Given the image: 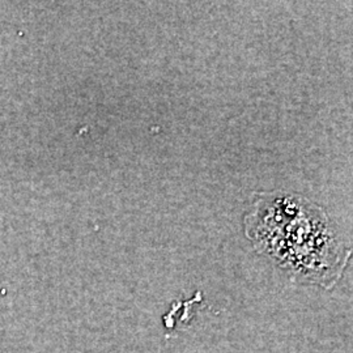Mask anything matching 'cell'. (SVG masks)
I'll return each instance as SVG.
<instances>
[{
    "label": "cell",
    "mask_w": 353,
    "mask_h": 353,
    "mask_svg": "<svg viewBox=\"0 0 353 353\" xmlns=\"http://www.w3.org/2000/svg\"><path fill=\"white\" fill-rule=\"evenodd\" d=\"M243 225L252 248L297 284L332 290L351 258L327 214L301 195L258 194Z\"/></svg>",
    "instance_id": "6da1fadb"
}]
</instances>
